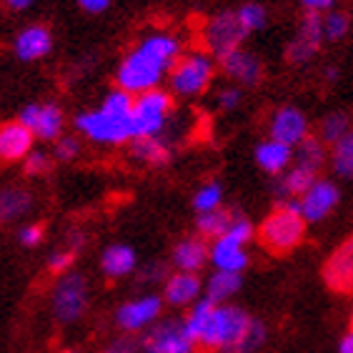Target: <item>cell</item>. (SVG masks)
<instances>
[{
    "mask_svg": "<svg viewBox=\"0 0 353 353\" xmlns=\"http://www.w3.org/2000/svg\"><path fill=\"white\" fill-rule=\"evenodd\" d=\"M183 323L196 346L213 353H248L261 348L265 341L263 323L231 303L216 306L201 299L188 308Z\"/></svg>",
    "mask_w": 353,
    "mask_h": 353,
    "instance_id": "obj_1",
    "label": "cell"
},
{
    "mask_svg": "<svg viewBox=\"0 0 353 353\" xmlns=\"http://www.w3.org/2000/svg\"><path fill=\"white\" fill-rule=\"evenodd\" d=\"M181 41L173 33L153 30L130 48L116 70L118 88L128 95H141L161 88L181 58Z\"/></svg>",
    "mask_w": 353,
    "mask_h": 353,
    "instance_id": "obj_2",
    "label": "cell"
},
{
    "mask_svg": "<svg viewBox=\"0 0 353 353\" xmlns=\"http://www.w3.org/2000/svg\"><path fill=\"white\" fill-rule=\"evenodd\" d=\"M133 95L116 88L98 108L83 110L73 118L75 130L95 145H123L133 141Z\"/></svg>",
    "mask_w": 353,
    "mask_h": 353,
    "instance_id": "obj_3",
    "label": "cell"
},
{
    "mask_svg": "<svg viewBox=\"0 0 353 353\" xmlns=\"http://www.w3.org/2000/svg\"><path fill=\"white\" fill-rule=\"evenodd\" d=\"M216 78V61L211 53L205 50H190L178 58L168 75L170 93L178 98H196V95L205 93L208 85Z\"/></svg>",
    "mask_w": 353,
    "mask_h": 353,
    "instance_id": "obj_4",
    "label": "cell"
},
{
    "mask_svg": "<svg viewBox=\"0 0 353 353\" xmlns=\"http://www.w3.org/2000/svg\"><path fill=\"white\" fill-rule=\"evenodd\" d=\"M173 93L163 88L148 90V93H141L133 98V141L136 138H153V136H163L165 128H168L170 116H173Z\"/></svg>",
    "mask_w": 353,
    "mask_h": 353,
    "instance_id": "obj_5",
    "label": "cell"
},
{
    "mask_svg": "<svg viewBox=\"0 0 353 353\" xmlns=\"http://www.w3.org/2000/svg\"><path fill=\"white\" fill-rule=\"evenodd\" d=\"M259 238L263 248H268L271 253H291L306 238V221L301 213L279 205L276 211L263 218V223L259 228Z\"/></svg>",
    "mask_w": 353,
    "mask_h": 353,
    "instance_id": "obj_6",
    "label": "cell"
},
{
    "mask_svg": "<svg viewBox=\"0 0 353 353\" xmlns=\"http://www.w3.org/2000/svg\"><path fill=\"white\" fill-rule=\"evenodd\" d=\"M90 303V285L83 273L68 271L58 276L50 293V308L61 323H75L85 316Z\"/></svg>",
    "mask_w": 353,
    "mask_h": 353,
    "instance_id": "obj_7",
    "label": "cell"
},
{
    "mask_svg": "<svg viewBox=\"0 0 353 353\" xmlns=\"http://www.w3.org/2000/svg\"><path fill=\"white\" fill-rule=\"evenodd\" d=\"M138 346H141L143 353H193L196 341L190 339L183 321L165 319L153 323L148 331L143 333Z\"/></svg>",
    "mask_w": 353,
    "mask_h": 353,
    "instance_id": "obj_8",
    "label": "cell"
},
{
    "mask_svg": "<svg viewBox=\"0 0 353 353\" xmlns=\"http://www.w3.org/2000/svg\"><path fill=\"white\" fill-rule=\"evenodd\" d=\"M243 41H245V30L238 23L236 10H221L203 28L205 53H211L218 61L223 55L238 50V48H243Z\"/></svg>",
    "mask_w": 353,
    "mask_h": 353,
    "instance_id": "obj_9",
    "label": "cell"
},
{
    "mask_svg": "<svg viewBox=\"0 0 353 353\" xmlns=\"http://www.w3.org/2000/svg\"><path fill=\"white\" fill-rule=\"evenodd\" d=\"M163 311V296L143 293L136 299L125 301L116 311V323L125 333H145L153 323H158Z\"/></svg>",
    "mask_w": 353,
    "mask_h": 353,
    "instance_id": "obj_10",
    "label": "cell"
},
{
    "mask_svg": "<svg viewBox=\"0 0 353 353\" xmlns=\"http://www.w3.org/2000/svg\"><path fill=\"white\" fill-rule=\"evenodd\" d=\"M18 121L41 141H58L65 128L63 108L55 103H28L18 113Z\"/></svg>",
    "mask_w": 353,
    "mask_h": 353,
    "instance_id": "obj_11",
    "label": "cell"
},
{
    "mask_svg": "<svg viewBox=\"0 0 353 353\" xmlns=\"http://www.w3.org/2000/svg\"><path fill=\"white\" fill-rule=\"evenodd\" d=\"M268 133L273 141L299 148L301 143L311 136V125H308L306 113L296 105H281L279 110H273L271 123H268Z\"/></svg>",
    "mask_w": 353,
    "mask_h": 353,
    "instance_id": "obj_12",
    "label": "cell"
},
{
    "mask_svg": "<svg viewBox=\"0 0 353 353\" xmlns=\"http://www.w3.org/2000/svg\"><path fill=\"white\" fill-rule=\"evenodd\" d=\"M301 203V216L306 223H319L323 218H328L333 211H336V205L341 203V190L339 185L328 181V178H319L311 188L299 198Z\"/></svg>",
    "mask_w": 353,
    "mask_h": 353,
    "instance_id": "obj_13",
    "label": "cell"
},
{
    "mask_svg": "<svg viewBox=\"0 0 353 353\" xmlns=\"http://www.w3.org/2000/svg\"><path fill=\"white\" fill-rule=\"evenodd\" d=\"M218 65H221L225 78H231L238 88H253L263 81V63L259 55L245 50V48H238L233 53L223 55Z\"/></svg>",
    "mask_w": 353,
    "mask_h": 353,
    "instance_id": "obj_14",
    "label": "cell"
},
{
    "mask_svg": "<svg viewBox=\"0 0 353 353\" xmlns=\"http://www.w3.org/2000/svg\"><path fill=\"white\" fill-rule=\"evenodd\" d=\"M35 136L21 121L0 123V163H18L26 161L33 150Z\"/></svg>",
    "mask_w": 353,
    "mask_h": 353,
    "instance_id": "obj_15",
    "label": "cell"
},
{
    "mask_svg": "<svg viewBox=\"0 0 353 353\" xmlns=\"http://www.w3.org/2000/svg\"><path fill=\"white\" fill-rule=\"evenodd\" d=\"M203 296V281L198 273H170L163 281V303H170L173 308H188L198 303Z\"/></svg>",
    "mask_w": 353,
    "mask_h": 353,
    "instance_id": "obj_16",
    "label": "cell"
},
{
    "mask_svg": "<svg viewBox=\"0 0 353 353\" xmlns=\"http://www.w3.org/2000/svg\"><path fill=\"white\" fill-rule=\"evenodd\" d=\"M50 50H53V33H50L46 26H41V23L26 26L21 33L15 35V41H13L15 58L23 63L41 61V58H46Z\"/></svg>",
    "mask_w": 353,
    "mask_h": 353,
    "instance_id": "obj_17",
    "label": "cell"
},
{
    "mask_svg": "<svg viewBox=\"0 0 353 353\" xmlns=\"http://www.w3.org/2000/svg\"><path fill=\"white\" fill-rule=\"evenodd\" d=\"M170 261H173L176 271L201 273V268L211 261V245L205 243L201 236H185L173 245Z\"/></svg>",
    "mask_w": 353,
    "mask_h": 353,
    "instance_id": "obj_18",
    "label": "cell"
},
{
    "mask_svg": "<svg viewBox=\"0 0 353 353\" xmlns=\"http://www.w3.org/2000/svg\"><path fill=\"white\" fill-rule=\"evenodd\" d=\"M323 279L333 291H351L353 288V236L326 261Z\"/></svg>",
    "mask_w": 353,
    "mask_h": 353,
    "instance_id": "obj_19",
    "label": "cell"
},
{
    "mask_svg": "<svg viewBox=\"0 0 353 353\" xmlns=\"http://www.w3.org/2000/svg\"><path fill=\"white\" fill-rule=\"evenodd\" d=\"M253 158H256V163H259V168L263 173H268V176H283L285 170L293 165V148L273 141V138H265V141H261L256 145Z\"/></svg>",
    "mask_w": 353,
    "mask_h": 353,
    "instance_id": "obj_20",
    "label": "cell"
},
{
    "mask_svg": "<svg viewBox=\"0 0 353 353\" xmlns=\"http://www.w3.org/2000/svg\"><path fill=\"white\" fill-rule=\"evenodd\" d=\"M138 256L128 243H110L101 253V271L105 279H125L130 273H136Z\"/></svg>",
    "mask_w": 353,
    "mask_h": 353,
    "instance_id": "obj_21",
    "label": "cell"
},
{
    "mask_svg": "<svg viewBox=\"0 0 353 353\" xmlns=\"http://www.w3.org/2000/svg\"><path fill=\"white\" fill-rule=\"evenodd\" d=\"M211 263L216 271L243 273L248 265V251H245V245H238L225 236H221L211 243Z\"/></svg>",
    "mask_w": 353,
    "mask_h": 353,
    "instance_id": "obj_22",
    "label": "cell"
},
{
    "mask_svg": "<svg viewBox=\"0 0 353 353\" xmlns=\"http://www.w3.org/2000/svg\"><path fill=\"white\" fill-rule=\"evenodd\" d=\"M316 181H319V173H316V170L306 168V165L293 163L291 168L285 170L283 176H279L276 196H279L281 203L288 201V198H301L313 183H316Z\"/></svg>",
    "mask_w": 353,
    "mask_h": 353,
    "instance_id": "obj_23",
    "label": "cell"
},
{
    "mask_svg": "<svg viewBox=\"0 0 353 353\" xmlns=\"http://www.w3.org/2000/svg\"><path fill=\"white\" fill-rule=\"evenodd\" d=\"M130 156L136 158L138 163L165 165L173 156V145L165 136L136 138V141H130Z\"/></svg>",
    "mask_w": 353,
    "mask_h": 353,
    "instance_id": "obj_24",
    "label": "cell"
},
{
    "mask_svg": "<svg viewBox=\"0 0 353 353\" xmlns=\"http://www.w3.org/2000/svg\"><path fill=\"white\" fill-rule=\"evenodd\" d=\"M243 279L241 273H225V271H213L208 276V281L203 283V299L216 303V306H223L228 301L241 291Z\"/></svg>",
    "mask_w": 353,
    "mask_h": 353,
    "instance_id": "obj_25",
    "label": "cell"
},
{
    "mask_svg": "<svg viewBox=\"0 0 353 353\" xmlns=\"http://www.w3.org/2000/svg\"><path fill=\"white\" fill-rule=\"evenodd\" d=\"M33 208V196L23 188H0V223H10L15 218H23Z\"/></svg>",
    "mask_w": 353,
    "mask_h": 353,
    "instance_id": "obj_26",
    "label": "cell"
},
{
    "mask_svg": "<svg viewBox=\"0 0 353 353\" xmlns=\"http://www.w3.org/2000/svg\"><path fill=\"white\" fill-rule=\"evenodd\" d=\"M328 163H331L333 173H336L339 178L353 181V128L348 130L339 143H333L331 145Z\"/></svg>",
    "mask_w": 353,
    "mask_h": 353,
    "instance_id": "obj_27",
    "label": "cell"
},
{
    "mask_svg": "<svg viewBox=\"0 0 353 353\" xmlns=\"http://www.w3.org/2000/svg\"><path fill=\"white\" fill-rule=\"evenodd\" d=\"M326 161H328L326 143L321 141L319 136H308L306 141L301 143L299 148H293V163L306 165V168L316 170V173L323 168Z\"/></svg>",
    "mask_w": 353,
    "mask_h": 353,
    "instance_id": "obj_28",
    "label": "cell"
},
{
    "mask_svg": "<svg viewBox=\"0 0 353 353\" xmlns=\"http://www.w3.org/2000/svg\"><path fill=\"white\" fill-rule=\"evenodd\" d=\"M233 221V213L225 211V208H218V211L211 213H201L196 221V228H198V236L201 238H221L225 231H228V225Z\"/></svg>",
    "mask_w": 353,
    "mask_h": 353,
    "instance_id": "obj_29",
    "label": "cell"
},
{
    "mask_svg": "<svg viewBox=\"0 0 353 353\" xmlns=\"http://www.w3.org/2000/svg\"><path fill=\"white\" fill-rule=\"evenodd\" d=\"M348 130H351V121H348L346 113H341V110H333L328 113L319 125V138L326 145H333V143H339L341 138L346 136Z\"/></svg>",
    "mask_w": 353,
    "mask_h": 353,
    "instance_id": "obj_30",
    "label": "cell"
},
{
    "mask_svg": "<svg viewBox=\"0 0 353 353\" xmlns=\"http://www.w3.org/2000/svg\"><path fill=\"white\" fill-rule=\"evenodd\" d=\"M221 205H223V185L218 183V181L203 183L196 190V196H193V208H196L198 216H201V213L218 211Z\"/></svg>",
    "mask_w": 353,
    "mask_h": 353,
    "instance_id": "obj_31",
    "label": "cell"
},
{
    "mask_svg": "<svg viewBox=\"0 0 353 353\" xmlns=\"http://www.w3.org/2000/svg\"><path fill=\"white\" fill-rule=\"evenodd\" d=\"M351 33V15L346 10H331V13L323 15V41L328 43H339L343 41L346 35Z\"/></svg>",
    "mask_w": 353,
    "mask_h": 353,
    "instance_id": "obj_32",
    "label": "cell"
},
{
    "mask_svg": "<svg viewBox=\"0 0 353 353\" xmlns=\"http://www.w3.org/2000/svg\"><path fill=\"white\" fill-rule=\"evenodd\" d=\"M236 15H238L241 28L245 30V35L259 33V30L265 28V23H268V10H265L261 3H243V6L236 10Z\"/></svg>",
    "mask_w": 353,
    "mask_h": 353,
    "instance_id": "obj_33",
    "label": "cell"
},
{
    "mask_svg": "<svg viewBox=\"0 0 353 353\" xmlns=\"http://www.w3.org/2000/svg\"><path fill=\"white\" fill-rule=\"evenodd\" d=\"M321 50V46H316V43L306 41V38H301V35H296L288 46H285V61L291 63V65H308V63L316 58V53Z\"/></svg>",
    "mask_w": 353,
    "mask_h": 353,
    "instance_id": "obj_34",
    "label": "cell"
},
{
    "mask_svg": "<svg viewBox=\"0 0 353 353\" xmlns=\"http://www.w3.org/2000/svg\"><path fill=\"white\" fill-rule=\"evenodd\" d=\"M301 38H306V41L316 43V46H323V15L319 13H303L299 23V33Z\"/></svg>",
    "mask_w": 353,
    "mask_h": 353,
    "instance_id": "obj_35",
    "label": "cell"
},
{
    "mask_svg": "<svg viewBox=\"0 0 353 353\" xmlns=\"http://www.w3.org/2000/svg\"><path fill=\"white\" fill-rule=\"evenodd\" d=\"M223 236L238 245H248L253 241V236H256V228H253V223L248 221V218L233 216L231 225H228V231H225Z\"/></svg>",
    "mask_w": 353,
    "mask_h": 353,
    "instance_id": "obj_36",
    "label": "cell"
},
{
    "mask_svg": "<svg viewBox=\"0 0 353 353\" xmlns=\"http://www.w3.org/2000/svg\"><path fill=\"white\" fill-rule=\"evenodd\" d=\"M81 153V141L75 136H61L55 141V148H53V158L55 161H63V163H68L73 158H78Z\"/></svg>",
    "mask_w": 353,
    "mask_h": 353,
    "instance_id": "obj_37",
    "label": "cell"
},
{
    "mask_svg": "<svg viewBox=\"0 0 353 353\" xmlns=\"http://www.w3.org/2000/svg\"><path fill=\"white\" fill-rule=\"evenodd\" d=\"M50 163H53V158L48 156L46 150H30V156L23 161V168H26L28 176H43L50 170Z\"/></svg>",
    "mask_w": 353,
    "mask_h": 353,
    "instance_id": "obj_38",
    "label": "cell"
},
{
    "mask_svg": "<svg viewBox=\"0 0 353 353\" xmlns=\"http://www.w3.org/2000/svg\"><path fill=\"white\" fill-rule=\"evenodd\" d=\"M241 103H243V88H238V85H225L223 90H218V108L225 110V113L238 110L241 108Z\"/></svg>",
    "mask_w": 353,
    "mask_h": 353,
    "instance_id": "obj_39",
    "label": "cell"
},
{
    "mask_svg": "<svg viewBox=\"0 0 353 353\" xmlns=\"http://www.w3.org/2000/svg\"><path fill=\"white\" fill-rule=\"evenodd\" d=\"M73 261H75V253L68 251V248H58V251H53L50 256H48V268L53 273H68L70 268H73Z\"/></svg>",
    "mask_w": 353,
    "mask_h": 353,
    "instance_id": "obj_40",
    "label": "cell"
},
{
    "mask_svg": "<svg viewBox=\"0 0 353 353\" xmlns=\"http://www.w3.org/2000/svg\"><path fill=\"white\" fill-rule=\"evenodd\" d=\"M43 236H46V228H43L41 223H26V225H21V231H18V241H21L26 248L41 245Z\"/></svg>",
    "mask_w": 353,
    "mask_h": 353,
    "instance_id": "obj_41",
    "label": "cell"
},
{
    "mask_svg": "<svg viewBox=\"0 0 353 353\" xmlns=\"http://www.w3.org/2000/svg\"><path fill=\"white\" fill-rule=\"evenodd\" d=\"M301 8L306 10V13H319V15H326L331 13V10H336V6L339 3H343V0H299Z\"/></svg>",
    "mask_w": 353,
    "mask_h": 353,
    "instance_id": "obj_42",
    "label": "cell"
},
{
    "mask_svg": "<svg viewBox=\"0 0 353 353\" xmlns=\"http://www.w3.org/2000/svg\"><path fill=\"white\" fill-rule=\"evenodd\" d=\"M103 353H143V351H141V346H138L136 341L118 339V341H113V343H108V346L103 348Z\"/></svg>",
    "mask_w": 353,
    "mask_h": 353,
    "instance_id": "obj_43",
    "label": "cell"
},
{
    "mask_svg": "<svg viewBox=\"0 0 353 353\" xmlns=\"http://www.w3.org/2000/svg\"><path fill=\"white\" fill-rule=\"evenodd\" d=\"M75 3H78V8L85 10V13L98 15V13H103V10H108V6L113 0H75Z\"/></svg>",
    "mask_w": 353,
    "mask_h": 353,
    "instance_id": "obj_44",
    "label": "cell"
},
{
    "mask_svg": "<svg viewBox=\"0 0 353 353\" xmlns=\"http://www.w3.org/2000/svg\"><path fill=\"white\" fill-rule=\"evenodd\" d=\"M165 271L161 263H148L145 265V271H141V281L143 283H158V279H163Z\"/></svg>",
    "mask_w": 353,
    "mask_h": 353,
    "instance_id": "obj_45",
    "label": "cell"
},
{
    "mask_svg": "<svg viewBox=\"0 0 353 353\" xmlns=\"http://www.w3.org/2000/svg\"><path fill=\"white\" fill-rule=\"evenodd\" d=\"M65 241H68V245H65V248H68V251H73L75 256H78V251H81L83 243H85V236H83L81 231H70Z\"/></svg>",
    "mask_w": 353,
    "mask_h": 353,
    "instance_id": "obj_46",
    "label": "cell"
},
{
    "mask_svg": "<svg viewBox=\"0 0 353 353\" xmlns=\"http://www.w3.org/2000/svg\"><path fill=\"white\" fill-rule=\"evenodd\" d=\"M6 6L15 13H21V10H28L30 6H35V0H6Z\"/></svg>",
    "mask_w": 353,
    "mask_h": 353,
    "instance_id": "obj_47",
    "label": "cell"
},
{
    "mask_svg": "<svg viewBox=\"0 0 353 353\" xmlns=\"http://www.w3.org/2000/svg\"><path fill=\"white\" fill-rule=\"evenodd\" d=\"M339 353H353V331H348L339 343Z\"/></svg>",
    "mask_w": 353,
    "mask_h": 353,
    "instance_id": "obj_48",
    "label": "cell"
},
{
    "mask_svg": "<svg viewBox=\"0 0 353 353\" xmlns=\"http://www.w3.org/2000/svg\"><path fill=\"white\" fill-rule=\"evenodd\" d=\"M323 75H326V81H336V78H339V68H333V65H328L326 73H323Z\"/></svg>",
    "mask_w": 353,
    "mask_h": 353,
    "instance_id": "obj_49",
    "label": "cell"
},
{
    "mask_svg": "<svg viewBox=\"0 0 353 353\" xmlns=\"http://www.w3.org/2000/svg\"><path fill=\"white\" fill-rule=\"evenodd\" d=\"M351 331H353V313H351Z\"/></svg>",
    "mask_w": 353,
    "mask_h": 353,
    "instance_id": "obj_50",
    "label": "cell"
},
{
    "mask_svg": "<svg viewBox=\"0 0 353 353\" xmlns=\"http://www.w3.org/2000/svg\"><path fill=\"white\" fill-rule=\"evenodd\" d=\"M63 353H78V351H63Z\"/></svg>",
    "mask_w": 353,
    "mask_h": 353,
    "instance_id": "obj_51",
    "label": "cell"
}]
</instances>
